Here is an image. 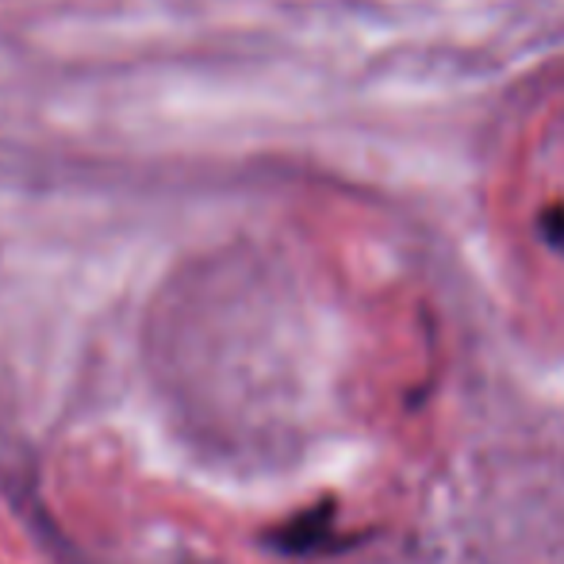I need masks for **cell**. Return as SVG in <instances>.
I'll return each instance as SVG.
<instances>
[{"mask_svg": "<svg viewBox=\"0 0 564 564\" xmlns=\"http://www.w3.org/2000/svg\"><path fill=\"white\" fill-rule=\"evenodd\" d=\"M330 514H335V507L323 503V507H315V511H307L304 519L289 522V527H284L281 534L273 538L276 550H284V553H307V550H315V545H319L323 538L330 534Z\"/></svg>", "mask_w": 564, "mask_h": 564, "instance_id": "1", "label": "cell"}, {"mask_svg": "<svg viewBox=\"0 0 564 564\" xmlns=\"http://www.w3.org/2000/svg\"><path fill=\"white\" fill-rule=\"evenodd\" d=\"M538 235H542L557 253H564V208L561 204H553V208H545L542 216H538Z\"/></svg>", "mask_w": 564, "mask_h": 564, "instance_id": "2", "label": "cell"}]
</instances>
